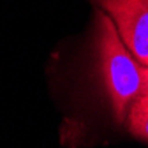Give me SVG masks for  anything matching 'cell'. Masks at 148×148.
<instances>
[{
  "mask_svg": "<svg viewBox=\"0 0 148 148\" xmlns=\"http://www.w3.org/2000/svg\"><path fill=\"white\" fill-rule=\"evenodd\" d=\"M95 16V72L116 122L123 123L129 106L148 94V67L132 57L104 11Z\"/></svg>",
  "mask_w": 148,
  "mask_h": 148,
  "instance_id": "cell-1",
  "label": "cell"
},
{
  "mask_svg": "<svg viewBox=\"0 0 148 148\" xmlns=\"http://www.w3.org/2000/svg\"><path fill=\"white\" fill-rule=\"evenodd\" d=\"M115 23L132 57L148 67V0H95Z\"/></svg>",
  "mask_w": 148,
  "mask_h": 148,
  "instance_id": "cell-2",
  "label": "cell"
},
{
  "mask_svg": "<svg viewBox=\"0 0 148 148\" xmlns=\"http://www.w3.org/2000/svg\"><path fill=\"white\" fill-rule=\"evenodd\" d=\"M125 125L132 136L148 143V94L138 97L129 106Z\"/></svg>",
  "mask_w": 148,
  "mask_h": 148,
  "instance_id": "cell-3",
  "label": "cell"
}]
</instances>
